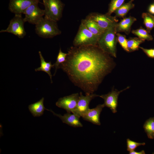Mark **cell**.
Here are the masks:
<instances>
[{"instance_id": "obj_1", "label": "cell", "mask_w": 154, "mask_h": 154, "mask_svg": "<svg viewBox=\"0 0 154 154\" xmlns=\"http://www.w3.org/2000/svg\"><path fill=\"white\" fill-rule=\"evenodd\" d=\"M60 68L86 93H93L116 65L113 58L97 44L71 47Z\"/></svg>"}, {"instance_id": "obj_6", "label": "cell", "mask_w": 154, "mask_h": 154, "mask_svg": "<svg viewBox=\"0 0 154 154\" xmlns=\"http://www.w3.org/2000/svg\"><path fill=\"white\" fill-rule=\"evenodd\" d=\"M87 17L93 20L102 30L105 31L116 26L118 20L117 17L111 15L96 13L89 14Z\"/></svg>"}, {"instance_id": "obj_9", "label": "cell", "mask_w": 154, "mask_h": 154, "mask_svg": "<svg viewBox=\"0 0 154 154\" xmlns=\"http://www.w3.org/2000/svg\"><path fill=\"white\" fill-rule=\"evenodd\" d=\"M99 95L93 93L86 94L83 96L82 92L79 94L77 106L72 112L80 117L89 108V105L90 101L95 97Z\"/></svg>"}, {"instance_id": "obj_27", "label": "cell", "mask_w": 154, "mask_h": 154, "mask_svg": "<svg viewBox=\"0 0 154 154\" xmlns=\"http://www.w3.org/2000/svg\"><path fill=\"white\" fill-rule=\"evenodd\" d=\"M127 150L129 152L135 150L137 147L141 145H144L145 143H138L132 141L129 139L127 140Z\"/></svg>"}, {"instance_id": "obj_25", "label": "cell", "mask_w": 154, "mask_h": 154, "mask_svg": "<svg viewBox=\"0 0 154 154\" xmlns=\"http://www.w3.org/2000/svg\"><path fill=\"white\" fill-rule=\"evenodd\" d=\"M67 54V53H65L62 52L61 48H60L57 56L56 61L54 64V66L55 68L54 75L55 74L57 69L59 68L60 64L66 61Z\"/></svg>"}, {"instance_id": "obj_23", "label": "cell", "mask_w": 154, "mask_h": 154, "mask_svg": "<svg viewBox=\"0 0 154 154\" xmlns=\"http://www.w3.org/2000/svg\"><path fill=\"white\" fill-rule=\"evenodd\" d=\"M142 17L143 19V23L146 28V30L150 33L151 30L154 27L153 20L148 13H143L142 15Z\"/></svg>"}, {"instance_id": "obj_10", "label": "cell", "mask_w": 154, "mask_h": 154, "mask_svg": "<svg viewBox=\"0 0 154 154\" xmlns=\"http://www.w3.org/2000/svg\"><path fill=\"white\" fill-rule=\"evenodd\" d=\"M129 88V86H127L126 88L120 91L113 88L111 91L107 94L99 95V97L104 99V104L105 107L108 108L113 113H115L117 112L118 98L119 94Z\"/></svg>"}, {"instance_id": "obj_21", "label": "cell", "mask_w": 154, "mask_h": 154, "mask_svg": "<svg viewBox=\"0 0 154 154\" xmlns=\"http://www.w3.org/2000/svg\"><path fill=\"white\" fill-rule=\"evenodd\" d=\"M143 128L148 137L154 138V117L148 119L143 125Z\"/></svg>"}, {"instance_id": "obj_2", "label": "cell", "mask_w": 154, "mask_h": 154, "mask_svg": "<svg viewBox=\"0 0 154 154\" xmlns=\"http://www.w3.org/2000/svg\"><path fill=\"white\" fill-rule=\"evenodd\" d=\"M116 27L105 31L99 37L97 44L103 51L115 58L117 57L118 42Z\"/></svg>"}, {"instance_id": "obj_18", "label": "cell", "mask_w": 154, "mask_h": 154, "mask_svg": "<svg viewBox=\"0 0 154 154\" xmlns=\"http://www.w3.org/2000/svg\"><path fill=\"white\" fill-rule=\"evenodd\" d=\"M38 53L40 60V66L35 69V71H41L47 73L50 76L52 83V76L51 74L50 70L52 68L54 67V64H52L51 61L49 62H46L40 51H39Z\"/></svg>"}, {"instance_id": "obj_19", "label": "cell", "mask_w": 154, "mask_h": 154, "mask_svg": "<svg viewBox=\"0 0 154 154\" xmlns=\"http://www.w3.org/2000/svg\"><path fill=\"white\" fill-rule=\"evenodd\" d=\"M134 0H130L128 2L123 4L114 12L115 16L117 17L123 18L129 11L133 8L135 5L133 3Z\"/></svg>"}, {"instance_id": "obj_12", "label": "cell", "mask_w": 154, "mask_h": 154, "mask_svg": "<svg viewBox=\"0 0 154 154\" xmlns=\"http://www.w3.org/2000/svg\"><path fill=\"white\" fill-rule=\"evenodd\" d=\"M39 2V0H9L8 8L15 15H22L31 5Z\"/></svg>"}, {"instance_id": "obj_26", "label": "cell", "mask_w": 154, "mask_h": 154, "mask_svg": "<svg viewBox=\"0 0 154 154\" xmlns=\"http://www.w3.org/2000/svg\"><path fill=\"white\" fill-rule=\"evenodd\" d=\"M116 34L118 42L121 47L125 51L129 52L127 47V39L125 36L118 33H117Z\"/></svg>"}, {"instance_id": "obj_17", "label": "cell", "mask_w": 154, "mask_h": 154, "mask_svg": "<svg viewBox=\"0 0 154 154\" xmlns=\"http://www.w3.org/2000/svg\"><path fill=\"white\" fill-rule=\"evenodd\" d=\"M44 98H42L39 101L29 106V110L34 117H39L43 114L46 109L44 106Z\"/></svg>"}, {"instance_id": "obj_22", "label": "cell", "mask_w": 154, "mask_h": 154, "mask_svg": "<svg viewBox=\"0 0 154 154\" xmlns=\"http://www.w3.org/2000/svg\"><path fill=\"white\" fill-rule=\"evenodd\" d=\"M131 32L137 36L138 38L144 41L145 40L148 41L151 40L153 39V37L149 34L150 33L142 27L137 29L133 30Z\"/></svg>"}, {"instance_id": "obj_15", "label": "cell", "mask_w": 154, "mask_h": 154, "mask_svg": "<svg viewBox=\"0 0 154 154\" xmlns=\"http://www.w3.org/2000/svg\"><path fill=\"white\" fill-rule=\"evenodd\" d=\"M136 20V18L131 16L124 18L116 25L117 32H123L127 35L129 34L131 31L132 25Z\"/></svg>"}, {"instance_id": "obj_20", "label": "cell", "mask_w": 154, "mask_h": 154, "mask_svg": "<svg viewBox=\"0 0 154 154\" xmlns=\"http://www.w3.org/2000/svg\"><path fill=\"white\" fill-rule=\"evenodd\" d=\"M144 40L137 37H130L127 39V47L129 52L138 50L139 45Z\"/></svg>"}, {"instance_id": "obj_5", "label": "cell", "mask_w": 154, "mask_h": 154, "mask_svg": "<svg viewBox=\"0 0 154 154\" xmlns=\"http://www.w3.org/2000/svg\"><path fill=\"white\" fill-rule=\"evenodd\" d=\"M44 17L57 22L61 18L64 4L61 0H43Z\"/></svg>"}, {"instance_id": "obj_29", "label": "cell", "mask_w": 154, "mask_h": 154, "mask_svg": "<svg viewBox=\"0 0 154 154\" xmlns=\"http://www.w3.org/2000/svg\"><path fill=\"white\" fill-rule=\"evenodd\" d=\"M149 11L151 14H154V5L151 4L149 8Z\"/></svg>"}, {"instance_id": "obj_3", "label": "cell", "mask_w": 154, "mask_h": 154, "mask_svg": "<svg viewBox=\"0 0 154 154\" xmlns=\"http://www.w3.org/2000/svg\"><path fill=\"white\" fill-rule=\"evenodd\" d=\"M35 31L38 36L44 38H52L61 33L57 22L45 17L35 25Z\"/></svg>"}, {"instance_id": "obj_32", "label": "cell", "mask_w": 154, "mask_h": 154, "mask_svg": "<svg viewBox=\"0 0 154 154\" xmlns=\"http://www.w3.org/2000/svg\"><path fill=\"white\" fill-rule=\"evenodd\" d=\"M153 154H154V152H153Z\"/></svg>"}, {"instance_id": "obj_33", "label": "cell", "mask_w": 154, "mask_h": 154, "mask_svg": "<svg viewBox=\"0 0 154 154\" xmlns=\"http://www.w3.org/2000/svg\"></svg>"}, {"instance_id": "obj_14", "label": "cell", "mask_w": 154, "mask_h": 154, "mask_svg": "<svg viewBox=\"0 0 154 154\" xmlns=\"http://www.w3.org/2000/svg\"><path fill=\"white\" fill-rule=\"evenodd\" d=\"M52 113L53 114L58 117L63 123H65L69 126L74 127H82L83 126L82 123L79 120L80 117L72 113H67L62 116L60 114L55 113L51 110L46 109V110Z\"/></svg>"}, {"instance_id": "obj_7", "label": "cell", "mask_w": 154, "mask_h": 154, "mask_svg": "<svg viewBox=\"0 0 154 154\" xmlns=\"http://www.w3.org/2000/svg\"><path fill=\"white\" fill-rule=\"evenodd\" d=\"M25 22L22 15L15 14L10 21L8 27L6 29L1 30L0 33H10L19 38H23L26 34L24 26Z\"/></svg>"}, {"instance_id": "obj_8", "label": "cell", "mask_w": 154, "mask_h": 154, "mask_svg": "<svg viewBox=\"0 0 154 154\" xmlns=\"http://www.w3.org/2000/svg\"><path fill=\"white\" fill-rule=\"evenodd\" d=\"M38 3L33 4L25 10L23 14L25 22L36 25L44 16V10L40 9L38 6Z\"/></svg>"}, {"instance_id": "obj_31", "label": "cell", "mask_w": 154, "mask_h": 154, "mask_svg": "<svg viewBox=\"0 0 154 154\" xmlns=\"http://www.w3.org/2000/svg\"><path fill=\"white\" fill-rule=\"evenodd\" d=\"M148 13V15L152 18L153 20L154 21V16L152 15L151 14H150V13Z\"/></svg>"}, {"instance_id": "obj_28", "label": "cell", "mask_w": 154, "mask_h": 154, "mask_svg": "<svg viewBox=\"0 0 154 154\" xmlns=\"http://www.w3.org/2000/svg\"><path fill=\"white\" fill-rule=\"evenodd\" d=\"M139 48L149 57L154 58V48L147 49L139 46Z\"/></svg>"}, {"instance_id": "obj_4", "label": "cell", "mask_w": 154, "mask_h": 154, "mask_svg": "<svg viewBox=\"0 0 154 154\" xmlns=\"http://www.w3.org/2000/svg\"><path fill=\"white\" fill-rule=\"evenodd\" d=\"M98 38L87 29L81 21L73 44L75 46L96 45Z\"/></svg>"}, {"instance_id": "obj_16", "label": "cell", "mask_w": 154, "mask_h": 154, "mask_svg": "<svg viewBox=\"0 0 154 154\" xmlns=\"http://www.w3.org/2000/svg\"><path fill=\"white\" fill-rule=\"evenodd\" d=\"M87 29L99 38L104 31L102 30L93 20L87 17L82 21Z\"/></svg>"}, {"instance_id": "obj_11", "label": "cell", "mask_w": 154, "mask_h": 154, "mask_svg": "<svg viewBox=\"0 0 154 154\" xmlns=\"http://www.w3.org/2000/svg\"><path fill=\"white\" fill-rule=\"evenodd\" d=\"M79 96L78 93L60 98L56 103L58 107L63 108L70 113L76 108Z\"/></svg>"}, {"instance_id": "obj_13", "label": "cell", "mask_w": 154, "mask_h": 154, "mask_svg": "<svg viewBox=\"0 0 154 154\" xmlns=\"http://www.w3.org/2000/svg\"><path fill=\"white\" fill-rule=\"evenodd\" d=\"M105 107L104 104H99L92 109L88 108L82 116L84 120L89 121L94 124L100 125V114L103 108Z\"/></svg>"}, {"instance_id": "obj_30", "label": "cell", "mask_w": 154, "mask_h": 154, "mask_svg": "<svg viewBox=\"0 0 154 154\" xmlns=\"http://www.w3.org/2000/svg\"><path fill=\"white\" fill-rule=\"evenodd\" d=\"M129 154H145V153L144 150H142L140 152H136L135 150L129 152Z\"/></svg>"}, {"instance_id": "obj_24", "label": "cell", "mask_w": 154, "mask_h": 154, "mask_svg": "<svg viewBox=\"0 0 154 154\" xmlns=\"http://www.w3.org/2000/svg\"><path fill=\"white\" fill-rule=\"evenodd\" d=\"M125 0H111L109 5L108 11L106 14L111 15L123 4Z\"/></svg>"}]
</instances>
